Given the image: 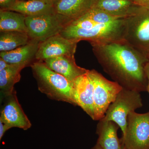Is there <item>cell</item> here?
<instances>
[{"label":"cell","instance_id":"obj_18","mask_svg":"<svg viewBox=\"0 0 149 149\" xmlns=\"http://www.w3.org/2000/svg\"><path fill=\"white\" fill-rule=\"evenodd\" d=\"M24 68L11 64L8 68L0 70V91L1 100L13 94L14 87L21 78L20 72Z\"/></svg>","mask_w":149,"mask_h":149},{"label":"cell","instance_id":"obj_7","mask_svg":"<svg viewBox=\"0 0 149 149\" xmlns=\"http://www.w3.org/2000/svg\"><path fill=\"white\" fill-rule=\"evenodd\" d=\"M124 40L149 58V9L141 7L138 12L125 18Z\"/></svg>","mask_w":149,"mask_h":149},{"label":"cell","instance_id":"obj_24","mask_svg":"<svg viewBox=\"0 0 149 149\" xmlns=\"http://www.w3.org/2000/svg\"><path fill=\"white\" fill-rule=\"evenodd\" d=\"M10 64L4 60L3 59L0 58V70H3L8 68L10 66Z\"/></svg>","mask_w":149,"mask_h":149},{"label":"cell","instance_id":"obj_3","mask_svg":"<svg viewBox=\"0 0 149 149\" xmlns=\"http://www.w3.org/2000/svg\"><path fill=\"white\" fill-rule=\"evenodd\" d=\"M38 89L50 98L76 105L73 95V83L61 74L49 68L43 61L31 66Z\"/></svg>","mask_w":149,"mask_h":149},{"label":"cell","instance_id":"obj_9","mask_svg":"<svg viewBox=\"0 0 149 149\" xmlns=\"http://www.w3.org/2000/svg\"><path fill=\"white\" fill-rule=\"evenodd\" d=\"M58 34L41 42L36 55L37 61L63 56H74L77 43Z\"/></svg>","mask_w":149,"mask_h":149},{"label":"cell","instance_id":"obj_27","mask_svg":"<svg viewBox=\"0 0 149 149\" xmlns=\"http://www.w3.org/2000/svg\"><path fill=\"white\" fill-rule=\"evenodd\" d=\"M93 149H102L101 148H100V147L99 146H98V145H97H97H96V146H95L94 147V148H93Z\"/></svg>","mask_w":149,"mask_h":149},{"label":"cell","instance_id":"obj_2","mask_svg":"<svg viewBox=\"0 0 149 149\" xmlns=\"http://www.w3.org/2000/svg\"><path fill=\"white\" fill-rule=\"evenodd\" d=\"M125 18L110 15L98 9L92 8L83 16L70 23L60 33L70 40L90 44H104L124 40Z\"/></svg>","mask_w":149,"mask_h":149},{"label":"cell","instance_id":"obj_26","mask_svg":"<svg viewBox=\"0 0 149 149\" xmlns=\"http://www.w3.org/2000/svg\"><path fill=\"white\" fill-rule=\"evenodd\" d=\"M21 1H26V0H21ZM41 1H44L46 2L54 4L58 0H41Z\"/></svg>","mask_w":149,"mask_h":149},{"label":"cell","instance_id":"obj_15","mask_svg":"<svg viewBox=\"0 0 149 149\" xmlns=\"http://www.w3.org/2000/svg\"><path fill=\"white\" fill-rule=\"evenodd\" d=\"M119 126L115 123L102 119L99 120L96 133L97 144L102 149H125L121 146L117 136Z\"/></svg>","mask_w":149,"mask_h":149},{"label":"cell","instance_id":"obj_22","mask_svg":"<svg viewBox=\"0 0 149 149\" xmlns=\"http://www.w3.org/2000/svg\"><path fill=\"white\" fill-rule=\"evenodd\" d=\"M11 128L8 125L0 120V140L2 139L4 134L7 130Z\"/></svg>","mask_w":149,"mask_h":149},{"label":"cell","instance_id":"obj_23","mask_svg":"<svg viewBox=\"0 0 149 149\" xmlns=\"http://www.w3.org/2000/svg\"><path fill=\"white\" fill-rule=\"evenodd\" d=\"M137 5L149 9V0H133Z\"/></svg>","mask_w":149,"mask_h":149},{"label":"cell","instance_id":"obj_21","mask_svg":"<svg viewBox=\"0 0 149 149\" xmlns=\"http://www.w3.org/2000/svg\"><path fill=\"white\" fill-rule=\"evenodd\" d=\"M17 1V0H0L1 9L9 10Z\"/></svg>","mask_w":149,"mask_h":149},{"label":"cell","instance_id":"obj_6","mask_svg":"<svg viewBox=\"0 0 149 149\" xmlns=\"http://www.w3.org/2000/svg\"><path fill=\"white\" fill-rule=\"evenodd\" d=\"M70 19L54 12L53 13L26 17L27 34L31 40L40 42L58 34L72 22Z\"/></svg>","mask_w":149,"mask_h":149},{"label":"cell","instance_id":"obj_14","mask_svg":"<svg viewBox=\"0 0 149 149\" xmlns=\"http://www.w3.org/2000/svg\"><path fill=\"white\" fill-rule=\"evenodd\" d=\"M141 8L133 0H95L93 8L103 11L114 17L126 18L136 14Z\"/></svg>","mask_w":149,"mask_h":149},{"label":"cell","instance_id":"obj_8","mask_svg":"<svg viewBox=\"0 0 149 149\" xmlns=\"http://www.w3.org/2000/svg\"><path fill=\"white\" fill-rule=\"evenodd\" d=\"M123 143L125 149H149V111L129 113Z\"/></svg>","mask_w":149,"mask_h":149},{"label":"cell","instance_id":"obj_12","mask_svg":"<svg viewBox=\"0 0 149 149\" xmlns=\"http://www.w3.org/2000/svg\"><path fill=\"white\" fill-rule=\"evenodd\" d=\"M40 43L37 40H30L26 45L13 50L1 52L0 58L9 64L19 65L24 68L31 66L37 61L36 55Z\"/></svg>","mask_w":149,"mask_h":149},{"label":"cell","instance_id":"obj_4","mask_svg":"<svg viewBox=\"0 0 149 149\" xmlns=\"http://www.w3.org/2000/svg\"><path fill=\"white\" fill-rule=\"evenodd\" d=\"M88 74L94 89V120H100L104 117L109 107L123 88L116 82L108 80L95 70H89Z\"/></svg>","mask_w":149,"mask_h":149},{"label":"cell","instance_id":"obj_5","mask_svg":"<svg viewBox=\"0 0 149 149\" xmlns=\"http://www.w3.org/2000/svg\"><path fill=\"white\" fill-rule=\"evenodd\" d=\"M143 106L140 92L123 88L109 107L102 119L116 123L122 131L123 136H124L128 115Z\"/></svg>","mask_w":149,"mask_h":149},{"label":"cell","instance_id":"obj_13","mask_svg":"<svg viewBox=\"0 0 149 149\" xmlns=\"http://www.w3.org/2000/svg\"><path fill=\"white\" fill-rule=\"evenodd\" d=\"M43 62L54 71L61 74L71 83L85 74L89 70L77 65L74 56H63L47 59Z\"/></svg>","mask_w":149,"mask_h":149},{"label":"cell","instance_id":"obj_1","mask_svg":"<svg viewBox=\"0 0 149 149\" xmlns=\"http://www.w3.org/2000/svg\"><path fill=\"white\" fill-rule=\"evenodd\" d=\"M91 45L99 64L113 81L124 89L140 93L148 91V57L124 40Z\"/></svg>","mask_w":149,"mask_h":149},{"label":"cell","instance_id":"obj_20","mask_svg":"<svg viewBox=\"0 0 149 149\" xmlns=\"http://www.w3.org/2000/svg\"><path fill=\"white\" fill-rule=\"evenodd\" d=\"M30 40L27 32L18 31L1 32L0 51L3 52L13 50L26 45Z\"/></svg>","mask_w":149,"mask_h":149},{"label":"cell","instance_id":"obj_10","mask_svg":"<svg viewBox=\"0 0 149 149\" xmlns=\"http://www.w3.org/2000/svg\"><path fill=\"white\" fill-rule=\"evenodd\" d=\"M4 99V103L1 109L0 120L10 128L16 127L24 130L29 129L32 124L19 102L15 91Z\"/></svg>","mask_w":149,"mask_h":149},{"label":"cell","instance_id":"obj_19","mask_svg":"<svg viewBox=\"0 0 149 149\" xmlns=\"http://www.w3.org/2000/svg\"><path fill=\"white\" fill-rule=\"evenodd\" d=\"M26 16L13 11L0 10V32L18 31L27 33Z\"/></svg>","mask_w":149,"mask_h":149},{"label":"cell","instance_id":"obj_16","mask_svg":"<svg viewBox=\"0 0 149 149\" xmlns=\"http://www.w3.org/2000/svg\"><path fill=\"white\" fill-rule=\"evenodd\" d=\"M95 0H58L54 4L55 12L72 20L83 16L93 8Z\"/></svg>","mask_w":149,"mask_h":149},{"label":"cell","instance_id":"obj_25","mask_svg":"<svg viewBox=\"0 0 149 149\" xmlns=\"http://www.w3.org/2000/svg\"><path fill=\"white\" fill-rule=\"evenodd\" d=\"M146 70L148 79V92L149 94V62L146 66Z\"/></svg>","mask_w":149,"mask_h":149},{"label":"cell","instance_id":"obj_17","mask_svg":"<svg viewBox=\"0 0 149 149\" xmlns=\"http://www.w3.org/2000/svg\"><path fill=\"white\" fill-rule=\"evenodd\" d=\"M8 10L16 12L26 17L38 16L55 12L54 4L41 0H17Z\"/></svg>","mask_w":149,"mask_h":149},{"label":"cell","instance_id":"obj_11","mask_svg":"<svg viewBox=\"0 0 149 149\" xmlns=\"http://www.w3.org/2000/svg\"><path fill=\"white\" fill-rule=\"evenodd\" d=\"M93 91V82L88 71L77 77L73 82V98L76 105L80 107L94 120Z\"/></svg>","mask_w":149,"mask_h":149}]
</instances>
